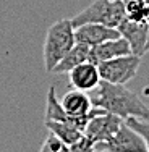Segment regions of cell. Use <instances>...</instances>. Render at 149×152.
Here are the masks:
<instances>
[{"mask_svg": "<svg viewBox=\"0 0 149 152\" xmlns=\"http://www.w3.org/2000/svg\"><path fill=\"white\" fill-rule=\"evenodd\" d=\"M92 107L114 113L122 120L126 118H143L149 120V108L134 92L125 88V84H112L101 81V84L91 94Z\"/></svg>", "mask_w": 149, "mask_h": 152, "instance_id": "6da1fadb", "label": "cell"}, {"mask_svg": "<svg viewBox=\"0 0 149 152\" xmlns=\"http://www.w3.org/2000/svg\"><path fill=\"white\" fill-rule=\"evenodd\" d=\"M76 44L75 26L71 20H59L47 29L44 41V68L52 73L55 65Z\"/></svg>", "mask_w": 149, "mask_h": 152, "instance_id": "7a4b0ae2", "label": "cell"}, {"mask_svg": "<svg viewBox=\"0 0 149 152\" xmlns=\"http://www.w3.org/2000/svg\"><path fill=\"white\" fill-rule=\"evenodd\" d=\"M126 18L125 2L122 0H96L88 5L83 12L71 18L75 28L88 23H99L109 28H118Z\"/></svg>", "mask_w": 149, "mask_h": 152, "instance_id": "3957f363", "label": "cell"}, {"mask_svg": "<svg viewBox=\"0 0 149 152\" xmlns=\"http://www.w3.org/2000/svg\"><path fill=\"white\" fill-rule=\"evenodd\" d=\"M141 65V57L138 55H123L117 57L97 65L99 75L102 81L112 83V84H126L130 79H133L138 73V68Z\"/></svg>", "mask_w": 149, "mask_h": 152, "instance_id": "277c9868", "label": "cell"}, {"mask_svg": "<svg viewBox=\"0 0 149 152\" xmlns=\"http://www.w3.org/2000/svg\"><path fill=\"white\" fill-rule=\"evenodd\" d=\"M91 113H92V117L88 121L83 134L89 137L94 144L105 142V141L112 139L115 136V133L118 131V128L122 126V123L125 121L117 115L109 113V112H105L99 107H92Z\"/></svg>", "mask_w": 149, "mask_h": 152, "instance_id": "5b68a950", "label": "cell"}, {"mask_svg": "<svg viewBox=\"0 0 149 152\" xmlns=\"http://www.w3.org/2000/svg\"><path fill=\"white\" fill-rule=\"evenodd\" d=\"M94 149H102L109 152H148L144 139L125 121L122 123V126L112 139L94 144Z\"/></svg>", "mask_w": 149, "mask_h": 152, "instance_id": "8992f818", "label": "cell"}, {"mask_svg": "<svg viewBox=\"0 0 149 152\" xmlns=\"http://www.w3.org/2000/svg\"><path fill=\"white\" fill-rule=\"evenodd\" d=\"M117 29L120 31V36L123 39H126V42L130 44L133 55L143 57L148 52V41H149L148 23H138V21H131L128 18H125Z\"/></svg>", "mask_w": 149, "mask_h": 152, "instance_id": "52a82bcc", "label": "cell"}, {"mask_svg": "<svg viewBox=\"0 0 149 152\" xmlns=\"http://www.w3.org/2000/svg\"><path fill=\"white\" fill-rule=\"evenodd\" d=\"M120 37V31L117 28H109L99 23H88L75 28V39L79 44H84L88 47L99 45L105 41Z\"/></svg>", "mask_w": 149, "mask_h": 152, "instance_id": "ba28073f", "label": "cell"}, {"mask_svg": "<svg viewBox=\"0 0 149 152\" xmlns=\"http://www.w3.org/2000/svg\"><path fill=\"white\" fill-rule=\"evenodd\" d=\"M68 79H70V84L73 86V89L83 92H92L102 81L97 65L91 63V61H84V63L75 66L71 71H68Z\"/></svg>", "mask_w": 149, "mask_h": 152, "instance_id": "9c48e42d", "label": "cell"}, {"mask_svg": "<svg viewBox=\"0 0 149 152\" xmlns=\"http://www.w3.org/2000/svg\"><path fill=\"white\" fill-rule=\"evenodd\" d=\"M123 55H131V49H130V44L126 42V39H123L120 36L117 39H110V41H105L99 45L91 47L89 61L94 65H99L102 61L123 57Z\"/></svg>", "mask_w": 149, "mask_h": 152, "instance_id": "30bf717a", "label": "cell"}, {"mask_svg": "<svg viewBox=\"0 0 149 152\" xmlns=\"http://www.w3.org/2000/svg\"><path fill=\"white\" fill-rule=\"evenodd\" d=\"M62 107L67 112L70 117H83V115H88L92 108V102H91V97L88 96V92L83 91H68L62 97Z\"/></svg>", "mask_w": 149, "mask_h": 152, "instance_id": "8fae6325", "label": "cell"}, {"mask_svg": "<svg viewBox=\"0 0 149 152\" xmlns=\"http://www.w3.org/2000/svg\"><path fill=\"white\" fill-rule=\"evenodd\" d=\"M89 50H91V47L76 42L73 45V49L55 65L52 73H68V71H71L75 66L84 63V61H89Z\"/></svg>", "mask_w": 149, "mask_h": 152, "instance_id": "7c38bea8", "label": "cell"}, {"mask_svg": "<svg viewBox=\"0 0 149 152\" xmlns=\"http://www.w3.org/2000/svg\"><path fill=\"white\" fill-rule=\"evenodd\" d=\"M46 121H65L73 125V117L67 113L62 107V102L57 99V92L55 88H49L47 91V100H46V115H44Z\"/></svg>", "mask_w": 149, "mask_h": 152, "instance_id": "4fadbf2b", "label": "cell"}, {"mask_svg": "<svg viewBox=\"0 0 149 152\" xmlns=\"http://www.w3.org/2000/svg\"><path fill=\"white\" fill-rule=\"evenodd\" d=\"M46 126L52 134H55L59 139H62L68 146H71L83 136V131H79L73 125L65 123V121H46Z\"/></svg>", "mask_w": 149, "mask_h": 152, "instance_id": "5bb4252c", "label": "cell"}, {"mask_svg": "<svg viewBox=\"0 0 149 152\" xmlns=\"http://www.w3.org/2000/svg\"><path fill=\"white\" fill-rule=\"evenodd\" d=\"M126 18L138 23L149 21V0H128L125 2Z\"/></svg>", "mask_w": 149, "mask_h": 152, "instance_id": "9a60e30c", "label": "cell"}, {"mask_svg": "<svg viewBox=\"0 0 149 152\" xmlns=\"http://www.w3.org/2000/svg\"><path fill=\"white\" fill-rule=\"evenodd\" d=\"M39 152H68V144H65L62 139H59L55 134L49 133L44 139Z\"/></svg>", "mask_w": 149, "mask_h": 152, "instance_id": "2e32d148", "label": "cell"}, {"mask_svg": "<svg viewBox=\"0 0 149 152\" xmlns=\"http://www.w3.org/2000/svg\"><path fill=\"white\" fill-rule=\"evenodd\" d=\"M125 123L130 128H133L134 131L144 139L148 152H149V120H143V118H126Z\"/></svg>", "mask_w": 149, "mask_h": 152, "instance_id": "e0dca14e", "label": "cell"}, {"mask_svg": "<svg viewBox=\"0 0 149 152\" xmlns=\"http://www.w3.org/2000/svg\"><path fill=\"white\" fill-rule=\"evenodd\" d=\"M68 152H94V142L83 134L76 142L68 146Z\"/></svg>", "mask_w": 149, "mask_h": 152, "instance_id": "ac0fdd59", "label": "cell"}, {"mask_svg": "<svg viewBox=\"0 0 149 152\" xmlns=\"http://www.w3.org/2000/svg\"><path fill=\"white\" fill-rule=\"evenodd\" d=\"M94 152H109V151H102V149H94Z\"/></svg>", "mask_w": 149, "mask_h": 152, "instance_id": "d6986e66", "label": "cell"}, {"mask_svg": "<svg viewBox=\"0 0 149 152\" xmlns=\"http://www.w3.org/2000/svg\"><path fill=\"white\" fill-rule=\"evenodd\" d=\"M122 2H128V0H122Z\"/></svg>", "mask_w": 149, "mask_h": 152, "instance_id": "ffe728a7", "label": "cell"}]
</instances>
